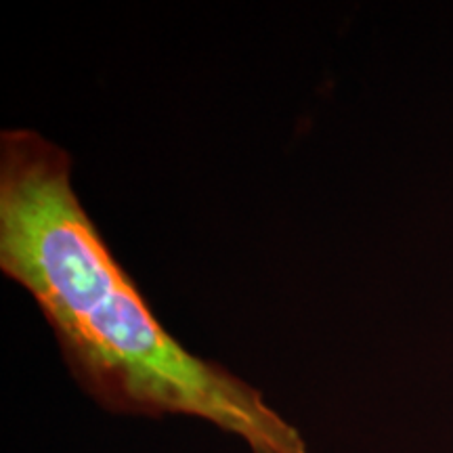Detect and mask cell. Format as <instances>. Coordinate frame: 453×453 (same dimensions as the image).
Instances as JSON below:
<instances>
[{"label": "cell", "instance_id": "1", "mask_svg": "<svg viewBox=\"0 0 453 453\" xmlns=\"http://www.w3.org/2000/svg\"><path fill=\"white\" fill-rule=\"evenodd\" d=\"M0 269L32 294L72 376L107 411L200 418L252 453H311L260 390L164 330L78 200L70 154L36 130L0 133Z\"/></svg>", "mask_w": 453, "mask_h": 453}]
</instances>
